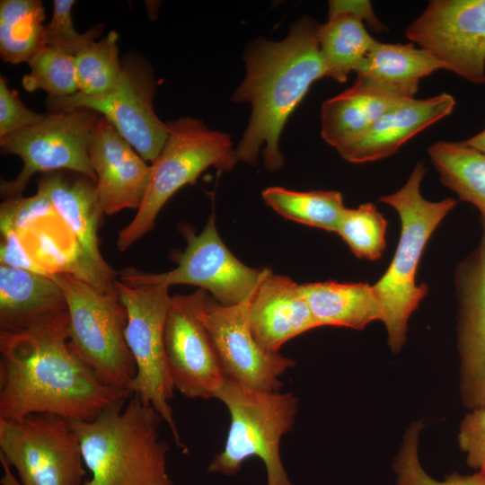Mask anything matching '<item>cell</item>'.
Masks as SVG:
<instances>
[{
	"mask_svg": "<svg viewBox=\"0 0 485 485\" xmlns=\"http://www.w3.org/2000/svg\"><path fill=\"white\" fill-rule=\"evenodd\" d=\"M131 395L101 383L73 351L67 311L0 331V419L42 413L89 421Z\"/></svg>",
	"mask_w": 485,
	"mask_h": 485,
	"instance_id": "6da1fadb",
	"label": "cell"
},
{
	"mask_svg": "<svg viewBox=\"0 0 485 485\" xmlns=\"http://www.w3.org/2000/svg\"><path fill=\"white\" fill-rule=\"evenodd\" d=\"M164 347L175 391L190 399L215 398L226 378L210 337L188 295L172 296Z\"/></svg>",
	"mask_w": 485,
	"mask_h": 485,
	"instance_id": "2e32d148",
	"label": "cell"
},
{
	"mask_svg": "<svg viewBox=\"0 0 485 485\" xmlns=\"http://www.w3.org/2000/svg\"><path fill=\"white\" fill-rule=\"evenodd\" d=\"M118 39L117 32L111 31L103 39L90 42L74 56L79 93L99 95L117 84L121 73Z\"/></svg>",
	"mask_w": 485,
	"mask_h": 485,
	"instance_id": "f1b7e54d",
	"label": "cell"
},
{
	"mask_svg": "<svg viewBox=\"0 0 485 485\" xmlns=\"http://www.w3.org/2000/svg\"><path fill=\"white\" fill-rule=\"evenodd\" d=\"M301 288L319 327L362 330L382 319L379 302L368 283L313 282L301 284Z\"/></svg>",
	"mask_w": 485,
	"mask_h": 485,
	"instance_id": "603a6c76",
	"label": "cell"
},
{
	"mask_svg": "<svg viewBox=\"0 0 485 485\" xmlns=\"http://www.w3.org/2000/svg\"><path fill=\"white\" fill-rule=\"evenodd\" d=\"M459 445L470 467L485 472V403L472 409L463 419Z\"/></svg>",
	"mask_w": 485,
	"mask_h": 485,
	"instance_id": "e575fe53",
	"label": "cell"
},
{
	"mask_svg": "<svg viewBox=\"0 0 485 485\" xmlns=\"http://www.w3.org/2000/svg\"><path fill=\"white\" fill-rule=\"evenodd\" d=\"M63 311L64 294L50 277L0 265V331H18Z\"/></svg>",
	"mask_w": 485,
	"mask_h": 485,
	"instance_id": "7402d4cb",
	"label": "cell"
},
{
	"mask_svg": "<svg viewBox=\"0 0 485 485\" xmlns=\"http://www.w3.org/2000/svg\"><path fill=\"white\" fill-rule=\"evenodd\" d=\"M45 116L28 109L0 76V137L38 124Z\"/></svg>",
	"mask_w": 485,
	"mask_h": 485,
	"instance_id": "836d02e7",
	"label": "cell"
},
{
	"mask_svg": "<svg viewBox=\"0 0 485 485\" xmlns=\"http://www.w3.org/2000/svg\"><path fill=\"white\" fill-rule=\"evenodd\" d=\"M262 198L283 217L328 232L336 233L348 207L336 190L295 191L269 187Z\"/></svg>",
	"mask_w": 485,
	"mask_h": 485,
	"instance_id": "83f0119b",
	"label": "cell"
},
{
	"mask_svg": "<svg viewBox=\"0 0 485 485\" xmlns=\"http://www.w3.org/2000/svg\"><path fill=\"white\" fill-rule=\"evenodd\" d=\"M168 137L156 159L142 204L133 219L118 234L117 248L125 251L149 233L165 203L181 187L194 184L213 166L223 172L238 162L227 133L209 129L202 120L190 117L166 123Z\"/></svg>",
	"mask_w": 485,
	"mask_h": 485,
	"instance_id": "5b68a950",
	"label": "cell"
},
{
	"mask_svg": "<svg viewBox=\"0 0 485 485\" xmlns=\"http://www.w3.org/2000/svg\"><path fill=\"white\" fill-rule=\"evenodd\" d=\"M187 295L210 337L225 378L258 391H280V377L295 362L265 350L253 336L248 317L251 295L234 305H224L202 289Z\"/></svg>",
	"mask_w": 485,
	"mask_h": 485,
	"instance_id": "4fadbf2b",
	"label": "cell"
},
{
	"mask_svg": "<svg viewBox=\"0 0 485 485\" xmlns=\"http://www.w3.org/2000/svg\"><path fill=\"white\" fill-rule=\"evenodd\" d=\"M376 41L355 15L348 13L329 15L327 22L319 26V48L325 76L345 83Z\"/></svg>",
	"mask_w": 485,
	"mask_h": 485,
	"instance_id": "d4e9b609",
	"label": "cell"
},
{
	"mask_svg": "<svg viewBox=\"0 0 485 485\" xmlns=\"http://www.w3.org/2000/svg\"><path fill=\"white\" fill-rule=\"evenodd\" d=\"M480 242L456 269L461 393L474 409L485 403V223Z\"/></svg>",
	"mask_w": 485,
	"mask_h": 485,
	"instance_id": "e0dca14e",
	"label": "cell"
},
{
	"mask_svg": "<svg viewBox=\"0 0 485 485\" xmlns=\"http://www.w3.org/2000/svg\"><path fill=\"white\" fill-rule=\"evenodd\" d=\"M445 69L430 54L413 43L376 41L355 72L406 98H414L422 78Z\"/></svg>",
	"mask_w": 485,
	"mask_h": 485,
	"instance_id": "cb8c5ba5",
	"label": "cell"
},
{
	"mask_svg": "<svg viewBox=\"0 0 485 485\" xmlns=\"http://www.w3.org/2000/svg\"><path fill=\"white\" fill-rule=\"evenodd\" d=\"M227 408L230 427L223 450L208 465L211 472L234 475L256 456L265 464L268 485H293L280 457V442L291 431L298 409L292 392L258 391L225 380L216 393Z\"/></svg>",
	"mask_w": 485,
	"mask_h": 485,
	"instance_id": "8992f818",
	"label": "cell"
},
{
	"mask_svg": "<svg viewBox=\"0 0 485 485\" xmlns=\"http://www.w3.org/2000/svg\"><path fill=\"white\" fill-rule=\"evenodd\" d=\"M115 287L127 312L125 339L137 369L128 390L160 414L176 445L185 448L170 404L175 391L164 347L170 287L128 285L118 278Z\"/></svg>",
	"mask_w": 485,
	"mask_h": 485,
	"instance_id": "ba28073f",
	"label": "cell"
},
{
	"mask_svg": "<svg viewBox=\"0 0 485 485\" xmlns=\"http://www.w3.org/2000/svg\"><path fill=\"white\" fill-rule=\"evenodd\" d=\"M420 422L413 423L407 430L402 447L394 463L398 474L397 485H485V472L478 471L472 475L452 473L443 481L431 478L421 467L418 457Z\"/></svg>",
	"mask_w": 485,
	"mask_h": 485,
	"instance_id": "1f68e13d",
	"label": "cell"
},
{
	"mask_svg": "<svg viewBox=\"0 0 485 485\" xmlns=\"http://www.w3.org/2000/svg\"><path fill=\"white\" fill-rule=\"evenodd\" d=\"M3 485H83L85 465L70 422L51 414L0 419Z\"/></svg>",
	"mask_w": 485,
	"mask_h": 485,
	"instance_id": "9c48e42d",
	"label": "cell"
},
{
	"mask_svg": "<svg viewBox=\"0 0 485 485\" xmlns=\"http://www.w3.org/2000/svg\"><path fill=\"white\" fill-rule=\"evenodd\" d=\"M44 11L40 0H1L0 56L4 61L28 62L45 46Z\"/></svg>",
	"mask_w": 485,
	"mask_h": 485,
	"instance_id": "4316f807",
	"label": "cell"
},
{
	"mask_svg": "<svg viewBox=\"0 0 485 485\" xmlns=\"http://www.w3.org/2000/svg\"><path fill=\"white\" fill-rule=\"evenodd\" d=\"M88 155L103 214L138 209L147 190L151 164L102 116L89 137Z\"/></svg>",
	"mask_w": 485,
	"mask_h": 485,
	"instance_id": "ac0fdd59",
	"label": "cell"
},
{
	"mask_svg": "<svg viewBox=\"0 0 485 485\" xmlns=\"http://www.w3.org/2000/svg\"><path fill=\"white\" fill-rule=\"evenodd\" d=\"M406 98L362 76L321 110V135L337 151L360 137L387 110Z\"/></svg>",
	"mask_w": 485,
	"mask_h": 485,
	"instance_id": "44dd1931",
	"label": "cell"
},
{
	"mask_svg": "<svg viewBox=\"0 0 485 485\" xmlns=\"http://www.w3.org/2000/svg\"><path fill=\"white\" fill-rule=\"evenodd\" d=\"M155 89L153 68L139 56L130 54L121 60L119 79L109 92L48 97L47 106L49 112L83 108L101 114L144 160L152 163L168 137L166 123L153 107Z\"/></svg>",
	"mask_w": 485,
	"mask_h": 485,
	"instance_id": "7c38bea8",
	"label": "cell"
},
{
	"mask_svg": "<svg viewBox=\"0 0 485 485\" xmlns=\"http://www.w3.org/2000/svg\"><path fill=\"white\" fill-rule=\"evenodd\" d=\"M454 106V98L446 93L426 99H406L387 110L360 137L338 152L352 163L384 159L419 132L450 115Z\"/></svg>",
	"mask_w": 485,
	"mask_h": 485,
	"instance_id": "ffe728a7",
	"label": "cell"
},
{
	"mask_svg": "<svg viewBox=\"0 0 485 485\" xmlns=\"http://www.w3.org/2000/svg\"><path fill=\"white\" fill-rule=\"evenodd\" d=\"M319 26L304 16L279 41L260 39L244 53L246 74L232 100L249 102L251 114L238 143V161L254 164L261 150L269 171L279 170L284 157L279 138L289 116L311 84L325 76L319 48Z\"/></svg>",
	"mask_w": 485,
	"mask_h": 485,
	"instance_id": "7a4b0ae2",
	"label": "cell"
},
{
	"mask_svg": "<svg viewBox=\"0 0 485 485\" xmlns=\"http://www.w3.org/2000/svg\"><path fill=\"white\" fill-rule=\"evenodd\" d=\"M423 163L418 162L404 185L380 198L396 210L401 233L392 260L384 274L372 285L387 331V342L393 352L404 344L408 321L427 295L426 284H417V271L426 244L446 215L455 207L454 198L429 201L420 193L425 176Z\"/></svg>",
	"mask_w": 485,
	"mask_h": 485,
	"instance_id": "277c9868",
	"label": "cell"
},
{
	"mask_svg": "<svg viewBox=\"0 0 485 485\" xmlns=\"http://www.w3.org/2000/svg\"><path fill=\"white\" fill-rule=\"evenodd\" d=\"M386 228L387 222L376 207L366 203L347 208L336 233L356 257L376 260L385 248Z\"/></svg>",
	"mask_w": 485,
	"mask_h": 485,
	"instance_id": "4dcf8cb0",
	"label": "cell"
},
{
	"mask_svg": "<svg viewBox=\"0 0 485 485\" xmlns=\"http://www.w3.org/2000/svg\"><path fill=\"white\" fill-rule=\"evenodd\" d=\"M338 13L353 14L375 31H381L384 29V26L375 16L372 4L369 1H330L329 15Z\"/></svg>",
	"mask_w": 485,
	"mask_h": 485,
	"instance_id": "d590c367",
	"label": "cell"
},
{
	"mask_svg": "<svg viewBox=\"0 0 485 485\" xmlns=\"http://www.w3.org/2000/svg\"><path fill=\"white\" fill-rule=\"evenodd\" d=\"M405 35L445 70L485 84V0H432Z\"/></svg>",
	"mask_w": 485,
	"mask_h": 485,
	"instance_id": "5bb4252c",
	"label": "cell"
},
{
	"mask_svg": "<svg viewBox=\"0 0 485 485\" xmlns=\"http://www.w3.org/2000/svg\"><path fill=\"white\" fill-rule=\"evenodd\" d=\"M49 277L66 299L73 351L101 383L128 390L137 369L125 339L127 312L117 290L100 291L70 273Z\"/></svg>",
	"mask_w": 485,
	"mask_h": 485,
	"instance_id": "52a82bcc",
	"label": "cell"
},
{
	"mask_svg": "<svg viewBox=\"0 0 485 485\" xmlns=\"http://www.w3.org/2000/svg\"><path fill=\"white\" fill-rule=\"evenodd\" d=\"M57 171L41 174L38 191L52 204L74 236L80 252L76 277L102 292H115L117 273L100 251L98 230L104 215L96 182L75 172Z\"/></svg>",
	"mask_w": 485,
	"mask_h": 485,
	"instance_id": "9a60e30c",
	"label": "cell"
},
{
	"mask_svg": "<svg viewBox=\"0 0 485 485\" xmlns=\"http://www.w3.org/2000/svg\"><path fill=\"white\" fill-rule=\"evenodd\" d=\"M100 117L83 108L48 112L38 124L0 137L2 152L18 155L23 163L15 178L1 181L2 198L22 196L38 172L71 171L96 182L88 155V140Z\"/></svg>",
	"mask_w": 485,
	"mask_h": 485,
	"instance_id": "8fae6325",
	"label": "cell"
},
{
	"mask_svg": "<svg viewBox=\"0 0 485 485\" xmlns=\"http://www.w3.org/2000/svg\"><path fill=\"white\" fill-rule=\"evenodd\" d=\"M74 0H55L50 22L44 28V43L56 47L75 56L81 48L95 40L102 31L98 24L84 33H79L74 27L72 8Z\"/></svg>",
	"mask_w": 485,
	"mask_h": 485,
	"instance_id": "d6a6232c",
	"label": "cell"
},
{
	"mask_svg": "<svg viewBox=\"0 0 485 485\" xmlns=\"http://www.w3.org/2000/svg\"><path fill=\"white\" fill-rule=\"evenodd\" d=\"M180 231L187 246L176 255V268L147 273L129 267L118 274V279L128 285L196 286L224 305L238 304L253 294L264 269L251 268L230 251L217 233L214 215L199 234L184 224Z\"/></svg>",
	"mask_w": 485,
	"mask_h": 485,
	"instance_id": "30bf717a",
	"label": "cell"
},
{
	"mask_svg": "<svg viewBox=\"0 0 485 485\" xmlns=\"http://www.w3.org/2000/svg\"><path fill=\"white\" fill-rule=\"evenodd\" d=\"M441 182L473 205L485 223V154L460 142L437 141L428 148Z\"/></svg>",
	"mask_w": 485,
	"mask_h": 485,
	"instance_id": "484cf974",
	"label": "cell"
},
{
	"mask_svg": "<svg viewBox=\"0 0 485 485\" xmlns=\"http://www.w3.org/2000/svg\"><path fill=\"white\" fill-rule=\"evenodd\" d=\"M31 72L22 78L28 92L44 90L48 97L59 98L79 91L75 57L56 47L43 46L28 61Z\"/></svg>",
	"mask_w": 485,
	"mask_h": 485,
	"instance_id": "f546056e",
	"label": "cell"
},
{
	"mask_svg": "<svg viewBox=\"0 0 485 485\" xmlns=\"http://www.w3.org/2000/svg\"><path fill=\"white\" fill-rule=\"evenodd\" d=\"M248 317L253 336L271 353H279L288 340L319 327L301 285L269 269L250 298Z\"/></svg>",
	"mask_w": 485,
	"mask_h": 485,
	"instance_id": "d6986e66",
	"label": "cell"
},
{
	"mask_svg": "<svg viewBox=\"0 0 485 485\" xmlns=\"http://www.w3.org/2000/svg\"><path fill=\"white\" fill-rule=\"evenodd\" d=\"M69 422L92 475L83 485H172L166 464L169 446L160 437L163 420L136 395L113 403L93 420Z\"/></svg>",
	"mask_w": 485,
	"mask_h": 485,
	"instance_id": "3957f363",
	"label": "cell"
},
{
	"mask_svg": "<svg viewBox=\"0 0 485 485\" xmlns=\"http://www.w3.org/2000/svg\"><path fill=\"white\" fill-rule=\"evenodd\" d=\"M462 143L468 147L485 154V128L472 137L463 140Z\"/></svg>",
	"mask_w": 485,
	"mask_h": 485,
	"instance_id": "8d00e7d4",
	"label": "cell"
}]
</instances>
